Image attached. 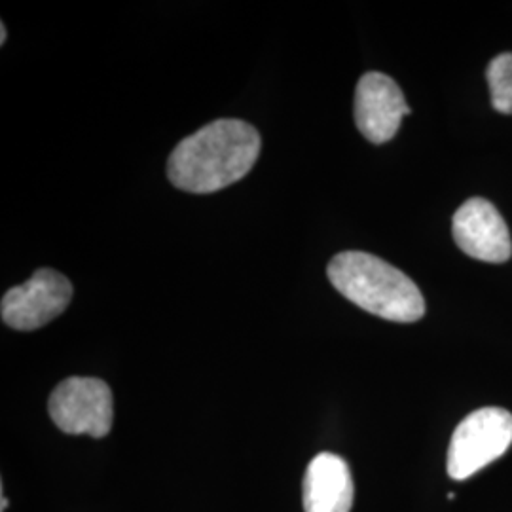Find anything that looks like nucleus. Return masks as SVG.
<instances>
[{"instance_id":"obj_1","label":"nucleus","mask_w":512,"mask_h":512,"mask_svg":"<svg viewBox=\"0 0 512 512\" xmlns=\"http://www.w3.org/2000/svg\"><path fill=\"white\" fill-rule=\"evenodd\" d=\"M260 147V135L251 124L232 118L211 122L171 152L169 181L192 194L219 192L253 169Z\"/></svg>"},{"instance_id":"obj_2","label":"nucleus","mask_w":512,"mask_h":512,"mask_svg":"<svg viewBox=\"0 0 512 512\" xmlns=\"http://www.w3.org/2000/svg\"><path fill=\"white\" fill-rule=\"evenodd\" d=\"M330 283L349 302L395 323L420 321L425 300L416 283L378 256L346 251L327 268Z\"/></svg>"},{"instance_id":"obj_3","label":"nucleus","mask_w":512,"mask_h":512,"mask_svg":"<svg viewBox=\"0 0 512 512\" xmlns=\"http://www.w3.org/2000/svg\"><path fill=\"white\" fill-rule=\"evenodd\" d=\"M512 444V414L480 408L461 421L448 446V475L467 480L501 458Z\"/></svg>"},{"instance_id":"obj_4","label":"nucleus","mask_w":512,"mask_h":512,"mask_svg":"<svg viewBox=\"0 0 512 512\" xmlns=\"http://www.w3.org/2000/svg\"><path fill=\"white\" fill-rule=\"evenodd\" d=\"M50 416L63 433L107 437L114 418L109 385L80 376L61 382L50 397Z\"/></svg>"},{"instance_id":"obj_5","label":"nucleus","mask_w":512,"mask_h":512,"mask_svg":"<svg viewBox=\"0 0 512 512\" xmlns=\"http://www.w3.org/2000/svg\"><path fill=\"white\" fill-rule=\"evenodd\" d=\"M73 300L71 281L50 268H40L31 279L2 296V321L16 330H37L54 321Z\"/></svg>"},{"instance_id":"obj_6","label":"nucleus","mask_w":512,"mask_h":512,"mask_svg":"<svg viewBox=\"0 0 512 512\" xmlns=\"http://www.w3.org/2000/svg\"><path fill=\"white\" fill-rule=\"evenodd\" d=\"M412 110L397 82L382 73H368L355 90V124L370 143L384 145L401 128Z\"/></svg>"},{"instance_id":"obj_7","label":"nucleus","mask_w":512,"mask_h":512,"mask_svg":"<svg viewBox=\"0 0 512 512\" xmlns=\"http://www.w3.org/2000/svg\"><path fill=\"white\" fill-rule=\"evenodd\" d=\"M454 239L465 255L476 260L503 264L512 256L511 232L495 205L473 198L454 215Z\"/></svg>"},{"instance_id":"obj_8","label":"nucleus","mask_w":512,"mask_h":512,"mask_svg":"<svg viewBox=\"0 0 512 512\" xmlns=\"http://www.w3.org/2000/svg\"><path fill=\"white\" fill-rule=\"evenodd\" d=\"M353 494V476L344 459L334 454L311 459L302 484L304 511L349 512Z\"/></svg>"},{"instance_id":"obj_9","label":"nucleus","mask_w":512,"mask_h":512,"mask_svg":"<svg viewBox=\"0 0 512 512\" xmlns=\"http://www.w3.org/2000/svg\"><path fill=\"white\" fill-rule=\"evenodd\" d=\"M492 107L501 114H512V54L495 57L488 67Z\"/></svg>"},{"instance_id":"obj_10","label":"nucleus","mask_w":512,"mask_h":512,"mask_svg":"<svg viewBox=\"0 0 512 512\" xmlns=\"http://www.w3.org/2000/svg\"><path fill=\"white\" fill-rule=\"evenodd\" d=\"M0 44H6V25H0Z\"/></svg>"}]
</instances>
